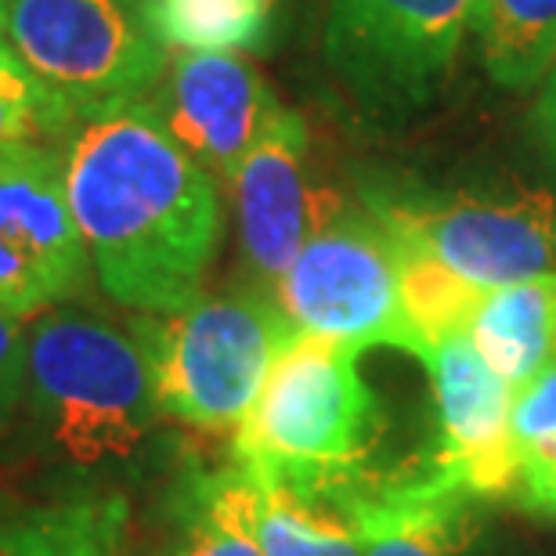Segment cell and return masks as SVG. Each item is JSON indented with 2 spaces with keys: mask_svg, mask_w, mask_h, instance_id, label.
I'll return each instance as SVG.
<instances>
[{
  "mask_svg": "<svg viewBox=\"0 0 556 556\" xmlns=\"http://www.w3.org/2000/svg\"><path fill=\"white\" fill-rule=\"evenodd\" d=\"M65 195L109 300L138 315L195 304L225 231L217 177L166 135L144 98L76 127Z\"/></svg>",
  "mask_w": 556,
  "mask_h": 556,
  "instance_id": "obj_1",
  "label": "cell"
},
{
  "mask_svg": "<svg viewBox=\"0 0 556 556\" xmlns=\"http://www.w3.org/2000/svg\"><path fill=\"white\" fill-rule=\"evenodd\" d=\"M383 430V405L358 369V351L300 332L236 427L231 459L264 481L362 484L376 477Z\"/></svg>",
  "mask_w": 556,
  "mask_h": 556,
  "instance_id": "obj_2",
  "label": "cell"
},
{
  "mask_svg": "<svg viewBox=\"0 0 556 556\" xmlns=\"http://www.w3.org/2000/svg\"><path fill=\"white\" fill-rule=\"evenodd\" d=\"M26 397L48 441L80 466L124 459L163 416L135 332L73 307L33 318Z\"/></svg>",
  "mask_w": 556,
  "mask_h": 556,
  "instance_id": "obj_3",
  "label": "cell"
},
{
  "mask_svg": "<svg viewBox=\"0 0 556 556\" xmlns=\"http://www.w3.org/2000/svg\"><path fill=\"white\" fill-rule=\"evenodd\" d=\"M163 416L195 430H236L257 402L271 365L300 329L261 289L199 296L177 315L130 321Z\"/></svg>",
  "mask_w": 556,
  "mask_h": 556,
  "instance_id": "obj_4",
  "label": "cell"
},
{
  "mask_svg": "<svg viewBox=\"0 0 556 556\" xmlns=\"http://www.w3.org/2000/svg\"><path fill=\"white\" fill-rule=\"evenodd\" d=\"M275 300L300 332L358 354L394 348L419 358V340L402 307L397 239L369 203L343 199L286 268Z\"/></svg>",
  "mask_w": 556,
  "mask_h": 556,
  "instance_id": "obj_5",
  "label": "cell"
},
{
  "mask_svg": "<svg viewBox=\"0 0 556 556\" xmlns=\"http://www.w3.org/2000/svg\"><path fill=\"white\" fill-rule=\"evenodd\" d=\"M4 37L80 119L149 98L170 62L138 0H11Z\"/></svg>",
  "mask_w": 556,
  "mask_h": 556,
  "instance_id": "obj_6",
  "label": "cell"
},
{
  "mask_svg": "<svg viewBox=\"0 0 556 556\" xmlns=\"http://www.w3.org/2000/svg\"><path fill=\"white\" fill-rule=\"evenodd\" d=\"M477 0H329V70L372 113L430 102L452 73Z\"/></svg>",
  "mask_w": 556,
  "mask_h": 556,
  "instance_id": "obj_7",
  "label": "cell"
},
{
  "mask_svg": "<svg viewBox=\"0 0 556 556\" xmlns=\"http://www.w3.org/2000/svg\"><path fill=\"white\" fill-rule=\"evenodd\" d=\"M376 214L481 289L553 271L556 195L542 188H466L452 195H365Z\"/></svg>",
  "mask_w": 556,
  "mask_h": 556,
  "instance_id": "obj_8",
  "label": "cell"
},
{
  "mask_svg": "<svg viewBox=\"0 0 556 556\" xmlns=\"http://www.w3.org/2000/svg\"><path fill=\"white\" fill-rule=\"evenodd\" d=\"M87 268L65 155L51 144H0V315L26 321L65 304Z\"/></svg>",
  "mask_w": 556,
  "mask_h": 556,
  "instance_id": "obj_9",
  "label": "cell"
},
{
  "mask_svg": "<svg viewBox=\"0 0 556 556\" xmlns=\"http://www.w3.org/2000/svg\"><path fill=\"white\" fill-rule=\"evenodd\" d=\"M242 264L253 289L271 293L304 242L343 206V192L315 174V141L307 119L278 105L271 124L231 174Z\"/></svg>",
  "mask_w": 556,
  "mask_h": 556,
  "instance_id": "obj_10",
  "label": "cell"
},
{
  "mask_svg": "<svg viewBox=\"0 0 556 556\" xmlns=\"http://www.w3.org/2000/svg\"><path fill=\"white\" fill-rule=\"evenodd\" d=\"M144 102L166 135L217 181H231L282 105L250 59L217 51L170 54Z\"/></svg>",
  "mask_w": 556,
  "mask_h": 556,
  "instance_id": "obj_11",
  "label": "cell"
},
{
  "mask_svg": "<svg viewBox=\"0 0 556 556\" xmlns=\"http://www.w3.org/2000/svg\"><path fill=\"white\" fill-rule=\"evenodd\" d=\"M419 362L438 419L430 463L477 498H514L520 484V455L509 438L514 387L488 369L466 332L433 343Z\"/></svg>",
  "mask_w": 556,
  "mask_h": 556,
  "instance_id": "obj_12",
  "label": "cell"
},
{
  "mask_svg": "<svg viewBox=\"0 0 556 556\" xmlns=\"http://www.w3.org/2000/svg\"><path fill=\"white\" fill-rule=\"evenodd\" d=\"M477 503L430 455L383 473L365 498V556H466L481 531Z\"/></svg>",
  "mask_w": 556,
  "mask_h": 556,
  "instance_id": "obj_13",
  "label": "cell"
},
{
  "mask_svg": "<svg viewBox=\"0 0 556 556\" xmlns=\"http://www.w3.org/2000/svg\"><path fill=\"white\" fill-rule=\"evenodd\" d=\"M380 477L362 484H289L250 477L261 553L365 556V498Z\"/></svg>",
  "mask_w": 556,
  "mask_h": 556,
  "instance_id": "obj_14",
  "label": "cell"
},
{
  "mask_svg": "<svg viewBox=\"0 0 556 556\" xmlns=\"http://www.w3.org/2000/svg\"><path fill=\"white\" fill-rule=\"evenodd\" d=\"M144 556H264L247 470L236 459L217 470H188L166 495L160 539Z\"/></svg>",
  "mask_w": 556,
  "mask_h": 556,
  "instance_id": "obj_15",
  "label": "cell"
},
{
  "mask_svg": "<svg viewBox=\"0 0 556 556\" xmlns=\"http://www.w3.org/2000/svg\"><path fill=\"white\" fill-rule=\"evenodd\" d=\"M466 337L514 391L528 383L556 351V271L488 289Z\"/></svg>",
  "mask_w": 556,
  "mask_h": 556,
  "instance_id": "obj_16",
  "label": "cell"
},
{
  "mask_svg": "<svg viewBox=\"0 0 556 556\" xmlns=\"http://www.w3.org/2000/svg\"><path fill=\"white\" fill-rule=\"evenodd\" d=\"M124 498H76L0 525V556H127Z\"/></svg>",
  "mask_w": 556,
  "mask_h": 556,
  "instance_id": "obj_17",
  "label": "cell"
},
{
  "mask_svg": "<svg viewBox=\"0 0 556 556\" xmlns=\"http://www.w3.org/2000/svg\"><path fill=\"white\" fill-rule=\"evenodd\" d=\"M473 33L488 76L528 91L556 65V0H477Z\"/></svg>",
  "mask_w": 556,
  "mask_h": 556,
  "instance_id": "obj_18",
  "label": "cell"
},
{
  "mask_svg": "<svg viewBox=\"0 0 556 556\" xmlns=\"http://www.w3.org/2000/svg\"><path fill=\"white\" fill-rule=\"evenodd\" d=\"M144 26L163 48L261 51L271 37L278 0H138Z\"/></svg>",
  "mask_w": 556,
  "mask_h": 556,
  "instance_id": "obj_19",
  "label": "cell"
},
{
  "mask_svg": "<svg viewBox=\"0 0 556 556\" xmlns=\"http://www.w3.org/2000/svg\"><path fill=\"white\" fill-rule=\"evenodd\" d=\"M394 239H397V261H402V307L419 340V358H422L433 343L459 337V332L470 329L488 289L473 286L459 271H452L448 264H441L430 250H422L419 242L402 236V231H394Z\"/></svg>",
  "mask_w": 556,
  "mask_h": 556,
  "instance_id": "obj_20",
  "label": "cell"
},
{
  "mask_svg": "<svg viewBox=\"0 0 556 556\" xmlns=\"http://www.w3.org/2000/svg\"><path fill=\"white\" fill-rule=\"evenodd\" d=\"M84 119L0 40V144H59Z\"/></svg>",
  "mask_w": 556,
  "mask_h": 556,
  "instance_id": "obj_21",
  "label": "cell"
},
{
  "mask_svg": "<svg viewBox=\"0 0 556 556\" xmlns=\"http://www.w3.org/2000/svg\"><path fill=\"white\" fill-rule=\"evenodd\" d=\"M509 438L517 444L520 470L542 455L556 452V362L514 391L509 405Z\"/></svg>",
  "mask_w": 556,
  "mask_h": 556,
  "instance_id": "obj_22",
  "label": "cell"
},
{
  "mask_svg": "<svg viewBox=\"0 0 556 556\" xmlns=\"http://www.w3.org/2000/svg\"><path fill=\"white\" fill-rule=\"evenodd\" d=\"M26 394V332L18 318L0 315V419Z\"/></svg>",
  "mask_w": 556,
  "mask_h": 556,
  "instance_id": "obj_23",
  "label": "cell"
},
{
  "mask_svg": "<svg viewBox=\"0 0 556 556\" xmlns=\"http://www.w3.org/2000/svg\"><path fill=\"white\" fill-rule=\"evenodd\" d=\"M539 124H542V130H546V141L556 152V65L549 70L546 87H542V98H539Z\"/></svg>",
  "mask_w": 556,
  "mask_h": 556,
  "instance_id": "obj_24",
  "label": "cell"
},
{
  "mask_svg": "<svg viewBox=\"0 0 556 556\" xmlns=\"http://www.w3.org/2000/svg\"><path fill=\"white\" fill-rule=\"evenodd\" d=\"M8 11H11V0H0V37H4V26H8Z\"/></svg>",
  "mask_w": 556,
  "mask_h": 556,
  "instance_id": "obj_25",
  "label": "cell"
}]
</instances>
